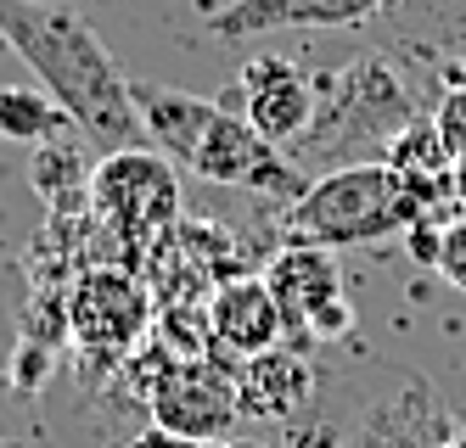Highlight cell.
<instances>
[{
  "mask_svg": "<svg viewBox=\"0 0 466 448\" xmlns=\"http://www.w3.org/2000/svg\"><path fill=\"white\" fill-rule=\"evenodd\" d=\"M0 34L35 67L40 90L74 118V129L102 152H124L141 129L129 79L107 56L96 34L68 0H0Z\"/></svg>",
  "mask_w": 466,
  "mask_h": 448,
  "instance_id": "1",
  "label": "cell"
},
{
  "mask_svg": "<svg viewBox=\"0 0 466 448\" xmlns=\"http://www.w3.org/2000/svg\"><path fill=\"white\" fill-rule=\"evenodd\" d=\"M129 95H136L147 141L175 168H191L197 180L230 185V191H253V196H276V202H298L315 185L304 168L292 163V152L264 141L242 113L219 107L208 95L147 85V79H129Z\"/></svg>",
  "mask_w": 466,
  "mask_h": 448,
  "instance_id": "2",
  "label": "cell"
},
{
  "mask_svg": "<svg viewBox=\"0 0 466 448\" xmlns=\"http://www.w3.org/2000/svg\"><path fill=\"white\" fill-rule=\"evenodd\" d=\"M444 208H455V180H416L393 163H349L315 174L304 196L287 202L281 235L287 247H365L421 219H439Z\"/></svg>",
  "mask_w": 466,
  "mask_h": 448,
  "instance_id": "3",
  "label": "cell"
},
{
  "mask_svg": "<svg viewBox=\"0 0 466 448\" xmlns=\"http://www.w3.org/2000/svg\"><path fill=\"white\" fill-rule=\"evenodd\" d=\"M416 95L393 74L388 56H354L338 74L315 79V124L292 146V163L309 174V163L349 168V163H382L388 146L416 124Z\"/></svg>",
  "mask_w": 466,
  "mask_h": 448,
  "instance_id": "4",
  "label": "cell"
},
{
  "mask_svg": "<svg viewBox=\"0 0 466 448\" xmlns=\"http://www.w3.org/2000/svg\"><path fill=\"white\" fill-rule=\"evenodd\" d=\"M90 219L118 269H147V253L180 224V180L157 146L102 152L90 168Z\"/></svg>",
  "mask_w": 466,
  "mask_h": 448,
  "instance_id": "5",
  "label": "cell"
},
{
  "mask_svg": "<svg viewBox=\"0 0 466 448\" xmlns=\"http://www.w3.org/2000/svg\"><path fill=\"white\" fill-rule=\"evenodd\" d=\"M157 325V297L141 269L90 264L68 292V336L79 348V364L113 370L136 353V342Z\"/></svg>",
  "mask_w": 466,
  "mask_h": 448,
  "instance_id": "6",
  "label": "cell"
},
{
  "mask_svg": "<svg viewBox=\"0 0 466 448\" xmlns=\"http://www.w3.org/2000/svg\"><path fill=\"white\" fill-rule=\"evenodd\" d=\"M152 409V426L163 432H180L191 443H219L230 437V426L242 421V403H237V364H219L214 359H180L147 398Z\"/></svg>",
  "mask_w": 466,
  "mask_h": 448,
  "instance_id": "7",
  "label": "cell"
},
{
  "mask_svg": "<svg viewBox=\"0 0 466 448\" xmlns=\"http://www.w3.org/2000/svg\"><path fill=\"white\" fill-rule=\"evenodd\" d=\"M242 118L276 141L281 152L304 141V129L315 124V79L287 56H258L242 67Z\"/></svg>",
  "mask_w": 466,
  "mask_h": 448,
  "instance_id": "8",
  "label": "cell"
},
{
  "mask_svg": "<svg viewBox=\"0 0 466 448\" xmlns=\"http://www.w3.org/2000/svg\"><path fill=\"white\" fill-rule=\"evenodd\" d=\"M208 325H214V348L219 353H237V359H253V353L276 348V342L287 336L281 303H276L270 286H264V274H242V281L214 286Z\"/></svg>",
  "mask_w": 466,
  "mask_h": 448,
  "instance_id": "9",
  "label": "cell"
},
{
  "mask_svg": "<svg viewBox=\"0 0 466 448\" xmlns=\"http://www.w3.org/2000/svg\"><path fill=\"white\" fill-rule=\"evenodd\" d=\"M382 6V0H230L208 23L219 40H253V34L281 28H354Z\"/></svg>",
  "mask_w": 466,
  "mask_h": 448,
  "instance_id": "10",
  "label": "cell"
},
{
  "mask_svg": "<svg viewBox=\"0 0 466 448\" xmlns=\"http://www.w3.org/2000/svg\"><path fill=\"white\" fill-rule=\"evenodd\" d=\"M309 393H315L309 359L298 348H281V342L237 364V403L248 421H298Z\"/></svg>",
  "mask_w": 466,
  "mask_h": 448,
  "instance_id": "11",
  "label": "cell"
},
{
  "mask_svg": "<svg viewBox=\"0 0 466 448\" xmlns=\"http://www.w3.org/2000/svg\"><path fill=\"white\" fill-rule=\"evenodd\" d=\"M264 286L276 292L287 331H304V336H309L315 308H326L331 297H343L338 264H331L326 247H281L270 264H264Z\"/></svg>",
  "mask_w": 466,
  "mask_h": 448,
  "instance_id": "12",
  "label": "cell"
},
{
  "mask_svg": "<svg viewBox=\"0 0 466 448\" xmlns=\"http://www.w3.org/2000/svg\"><path fill=\"white\" fill-rule=\"evenodd\" d=\"M28 180H35L51 214H90V174H85V152L74 141H46L35 152Z\"/></svg>",
  "mask_w": 466,
  "mask_h": 448,
  "instance_id": "13",
  "label": "cell"
},
{
  "mask_svg": "<svg viewBox=\"0 0 466 448\" xmlns=\"http://www.w3.org/2000/svg\"><path fill=\"white\" fill-rule=\"evenodd\" d=\"M74 129V118L35 85H6L0 90V141H23V146H46L62 141Z\"/></svg>",
  "mask_w": 466,
  "mask_h": 448,
  "instance_id": "14",
  "label": "cell"
},
{
  "mask_svg": "<svg viewBox=\"0 0 466 448\" xmlns=\"http://www.w3.org/2000/svg\"><path fill=\"white\" fill-rule=\"evenodd\" d=\"M382 163H393L399 174H416V180H455V152H450V141L439 134V124H432V118H416L388 146Z\"/></svg>",
  "mask_w": 466,
  "mask_h": 448,
  "instance_id": "15",
  "label": "cell"
},
{
  "mask_svg": "<svg viewBox=\"0 0 466 448\" xmlns=\"http://www.w3.org/2000/svg\"><path fill=\"white\" fill-rule=\"evenodd\" d=\"M51 359H56V348H46V342H17V364H12V387L17 393H35L46 375H51Z\"/></svg>",
  "mask_w": 466,
  "mask_h": 448,
  "instance_id": "16",
  "label": "cell"
},
{
  "mask_svg": "<svg viewBox=\"0 0 466 448\" xmlns=\"http://www.w3.org/2000/svg\"><path fill=\"white\" fill-rule=\"evenodd\" d=\"M439 274L455 286V292H466V214H455L450 224H444V247H439Z\"/></svg>",
  "mask_w": 466,
  "mask_h": 448,
  "instance_id": "17",
  "label": "cell"
},
{
  "mask_svg": "<svg viewBox=\"0 0 466 448\" xmlns=\"http://www.w3.org/2000/svg\"><path fill=\"white\" fill-rule=\"evenodd\" d=\"M405 247H410V258H416L421 269H439V247H444V224H439V219H421V224H410V230H405Z\"/></svg>",
  "mask_w": 466,
  "mask_h": 448,
  "instance_id": "18",
  "label": "cell"
},
{
  "mask_svg": "<svg viewBox=\"0 0 466 448\" xmlns=\"http://www.w3.org/2000/svg\"><path fill=\"white\" fill-rule=\"evenodd\" d=\"M349 325H354V314H349V303H343V297H331L326 308H315V314H309V336H320V342L343 336Z\"/></svg>",
  "mask_w": 466,
  "mask_h": 448,
  "instance_id": "19",
  "label": "cell"
},
{
  "mask_svg": "<svg viewBox=\"0 0 466 448\" xmlns=\"http://www.w3.org/2000/svg\"><path fill=\"white\" fill-rule=\"evenodd\" d=\"M129 448H203V443H191V437H180V432L152 426V432H141V437H129Z\"/></svg>",
  "mask_w": 466,
  "mask_h": 448,
  "instance_id": "20",
  "label": "cell"
},
{
  "mask_svg": "<svg viewBox=\"0 0 466 448\" xmlns=\"http://www.w3.org/2000/svg\"><path fill=\"white\" fill-rule=\"evenodd\" d=\"M287 448H343V443H338V432H331V426H304V432L287 437Z\"/></svg>",
  "mask_w": 466,
  "mask_h": 448,
  "instance_id": "21",
  "label": "cell"
},
{
  "mask_svg": "<svg viewBox=\"0 0 466 448\" xmlns=\"http://www.w3.org/2000/svg\"><path fill=\"white\" fill-rule=\"evenodd\" d=\"M455 214H466V146L455 152Z\"/></svg>",
  "mask_w": 466,
  "mask_h": 448,
  "instance_id": "22",
  "label": "cell"
},
{
  "mask_svg": "<svg viewBox=\"0 0 466 448\" xmlns=\"http://www.w3.org/2000/svg\"><path fill=\"white\" fill-rule=\"evenodd\" d=\"M208 448H264V443H253V437H219V443H208Z\"/></svg>",
  "mask_w": 466,
  "mask_h": 448,
  "instance_id": "23",
  "label": "cell"
},
{
  "mask_svg": "<svg viewBox=\"0 0 466 448\" xmlns=\"http://www.w3.org/2000/svg\"><path fill=\"white\" fill-rule=\"evenodd\" d=\"M0 448H6V443H0Z\"/></svg>",
  "mask_w": 466,
  "mask_h": 448,
  "instance_id": "24",
  "label": "cell"
}]
</instances>
